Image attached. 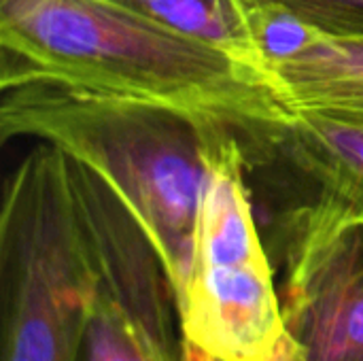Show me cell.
I'll list each match as a JSON object with an SVG mask.
<instances>
[{
	"mask_svg": "<svg viewBox=\"0 0 363 361\" xmlns=\"http://www.w3.org/2000/svg\"><path fill=\"white\" fill-rule=\"evenodd\" d=\"M272 79L291 111L363 123V36L325 34L277 62Z\"/></svg>",
	"mask_w": 363,
	"mask_h": 361,
	"instance_id": "cell-7",
	"label": "cell"
},
{
	"mask_svg": "<svg viewBox=\"0 0 363 361\" xmlns=\"http://www.w3.org/2000/svg\"><path fill=\"white\" fill-rule=\"evenodd\" d=\"M285 332H287V330H285ZM270 361H300L298 360V347H296V343L291 340L289 334L283 336V340L279 343V349H277L274 357Z\"/></svg>",
	"mask_w": 363,
	"mask_h": 361,
	"instance_id": "cell-11",
	"label": "cell"
},
{
	"mask_svg": "<svg viewBox=\"0 0 363 361\" xmlns=\"http://www.w3.org/2000/svg\"><path fill=\"white\" fill-rule=\"evenodd\" d=\"M181 361H221V360H217V357H213V355L204 353L202 349H198V347H194V345L185 343V349H183V360Z\"/></svg>",
	"mask_w": 363,
	"mask_h": 361,
	"instance_id": "cell-12",
	"label": "cell"
},
{
	"mask_svg": "<svg viewBox=\"0 0 363 361\" xmlns=\"http://www.w3.org/2000/svg\"><path fill=\"white\" fill-rule=\"evenodd\" d=\"M332 36H363V0H264Z\"/></svg>",
	"mask_w": 363,
	"mask_h": 361,
	"instance_id": "cell-10",
	"label": "cell"
},
{
	"mask_svg": "<svg viewBox=\"0 0 363 361\" xmlns=\"http://www.w3.org/2000/svg\"><path fill=\"white\" fill-rule=\"evenodd\" d=\"M4 361H77L98 287L66 153L38 143L4 185L0 215Z\"/></svg>",
	"mask_w": 363,
	"mask_h": 361,
	"instance_id": "cell-3",
	"label": "cell"
},
{
	"mask_svg": "<svg viewBox=\"0 0 363 361\" xmlns=\"http://www.w3.org/2000/svg\"><path fill=\"white\" fill-rule=\"evenodd\" d=\"M300 361H363V226H302L268 245Z\"/></svg>",
	"mask_w": 363,
	"mask_h": 361,
	"instance_id": "cell-6",
	"label": "cell"
},
{
	"mask_svg": "<svg viewBox=\"0 0 363 361\" xmlns=\"http://www.w3.org/2000/svg\"><path fill=\"white\" fill-rule=\"evenodd\" d=\"M179 315L185 343L221 361H270L287 334L247 185V157L228 126L208 140L194 270Z\"/></svg>",
	"mask_w": 363,
	"mask_h": 361,
	"instance_id": "cell-4",
	"label": "cell"
},
{
	"mask_svg": "<svg viewBox=\"0 0 363 361\" xmlns=\"http://www.w3.org/2000/svg\"><path fill=\"white\" fill-rule=\"evenodd\" d=\"M219 126L172 106L47 81L2 87V140L36 138L98 172L147 232L177 302L194 270L206 151Z\"/></svg>",
	"mask_w": 363,
	"mask_h": 361,
	"instance_id": "cell-2",
	"label": "cell"
},
{
	"mask_svg": "<svg viewBox=\"0 0 363 361\" xmlns=\"http://www.w3.org/2000/svg\"><path fill=\"white\" fill-rule=\"evenodd\" d=\"M247 172L266 174L268 236L298 226H363V123L294 111L245 151Z\"/></svg>",
	"mask_w": 363,
	"mask_h": 361,
	"instance_id": "cell-5",
	"label": "cell"
},
{
	"mask_svg": "<svg viewBox=\"0 0 363 361\" xmlns=\"http://www.w3.org/2000/svg\"><path fill=\"white\" fill-rule=\"evenodd\" d=\"M181 34L213 45L274 85L257 43L251 0H111ZM277 87V85H274Z\"/></svg>",
	"mask_w": 363,
	"mask_h": 361,
	"instance_id": "cell-8",
	"label": "cell"
},
{
	"mask_svg": "<svg viewBox=\"0 0 363 361\" xmlns=\"http://www.w3.org/2000/svg\"><path fill=\"white\" fill-rule=\"evenodd\" d=\"M47 81L172 106L255 147L294 111L230 53L111 0H0V87Z\"/></svg>",
	"mask_w": 363,
	"mask_h": 361,
	"instance_id": "cell-1",
	"label": "cell"
},
{
	"mask_svg": "<svg viewBox=\"0 0 363 361\" xmlns=\"http://www.w3.org/2000/svg\"><path fill=\"white\" fill-rule=\"evenodd\" d=\"M98 279V277H96ZM77 361H164L145 340L123 309L96 287L79 360Z\"/></svg>",
	"mask_w": 363,
	"mask_h": 361,
	"instance_id": "cell-9",
	"label": "cell"
}]
</instances>
